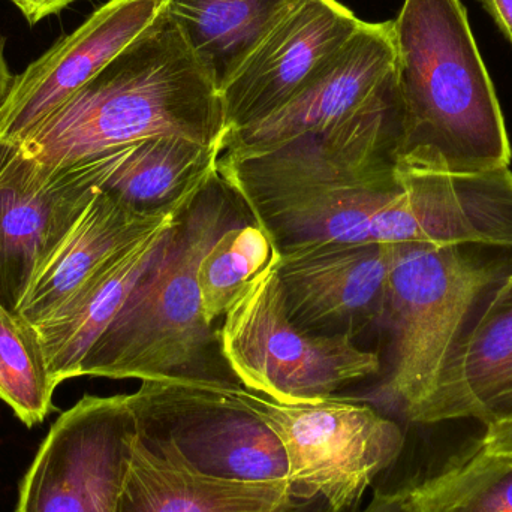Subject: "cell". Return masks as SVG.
I'll list each match as a JSON object with an SVG mask.
<instances>
[{"mask_svg":"<svg viewBox=\"0 0 512 512\" xmlns=\"http://www.w3.org/2000/svg\"><path fill=\"white\" fill-rule=\"evenodd\" d=\"M412 512H512V456L480 441L409 486Z\"/></svg>","mask_w":512,"mask_h":512,"instance_id":"22","label":"cell"},{"mask_svg":"<svg viewBox=\"0 0 512 512\" xmlns=\"http://www.w3.org/2000/svg\"><path fill=\"white\" fill-rule=\"evenodd\" d=\"M294 496L289 480H221L174 468L134 439L117 512H282Z\"/></svg>","mask_w":512,"mask_h":512,"instance_id":"19","label":"cell"},{"mask_svg":"<svg viewBox=\"0 0 512 512\" xmlns=\"http://www.w3.org/2000/svg\"><path fill=\"white\" fill-rule=\"evenodd\" d=\"M5 47L6 38L0 33V104H2L3 99L8 95L12 81H14L15 78V75L12 74L11 69H9L8 62H6Z\"/></svg>","mask_w":512,"mask_h":512,"instance_id":"30","label":"cell"},{"mask_svg":"<svg viewBox=\"0 0 512 512\" xmlns=\"http://www.w3.org/2000/svg\"><path fill=\"white\" fill-rule=\"evenodd\" d=\"M295 2L164 0V11L221 90Z\"/></svg>","mask_w":512,"mask_h":512,"instance_id":"21","label":"cell"},{"mask_svg":"<svg viewBox=\"0 0 512 512\" xmlns=\"http://www.w3.org/2000/svg\"><path fill=\"white\" fill-rule=\"evenodd\" d=\"M282 512H342L336 510L324 496L316 495L312 498H300L294 496L291 504Z\"/></svg>","mask_w":512,"mask_h":512,"instance_id":"29","label":"cell"},{"mask_svg":"<svg viewBox=\"0 0 512 512\" xmlns=\"http://www.w3.org/2000/svg\"><path fill=\"white\" fill-rule=\"evenodd\" d=\"M240 384L144 381L128 394L135 442L156 459L206 477L288 480L276 433L240 397Z\"/></svg>","mask_w":512,"mask_h":512,"instance_id":"6","label":"cell"},{"mask_svg":"<svg viewBox=\"0 0 512 512\" xmlns=\"http://www.w3.org/2000/svg\"><path fill=\"white\" fill-rule=\"evenodd\" d=\"M361 24L337 0L295 2L222 87L227 135L288 104Z\"/></svg>","mask_w":512,"mask_h":512,"instance_id":"14","label":"cell"},{"mask_svg":"<svg viewBox=\"0 0 512 512\" xmlns=\"http://www.w3.org/2000/svg\"><path fill=\"white\" fill-rule=\"evenodd\" d=\"M279 262L252 280L216 330L237 381L277 402L297 403L334 396L379 373V355L349 337L304 333L292 324Z\"/></svg>","mask_w":512,"mask_h":512,"instance_id":"7","label":"cell"},{"mask_svg":"<svg viewBox=\"0 0 512 512\" xmlns=\"http://www.w3.org/2000/svg\"><path fill=\"white\" fill-rule=\"evenodd\" d=\"M221 90L162 8L152 26L20 144L66 167L150 138L224 146Z\"/></svg>","mask_w":512,"mask_h":512,"instance_id":"2","label":"cell"},{"mask_svg":"<svg viewBox=\"0 0 512 512\" xmlns=\"http://www.w3.org/2000/svg\"><path fill=\"white\" fill-rule=\"evenodd\" d=\"M402 107L396 77L360 113L246 158L222 153L218 176L279 252L373 243L372 224L399 194Z\"/></svg>","mask_w":512,"mask_h":512,"instance_id":"1","label":"cell"},{"mask_svg":"<svg viewBox=\"0 0 512 512\" xmlns=\"http://www.w3.org/2000/svg\"><path fill=\"white\" fill-rule=\"evenodd\" d=\"M120 149L45 167L18 143H0V304L18 313L48 256L107 179Z\"/></svg>","mask_w":512,"mask_h":512,"instance_id":"10","label":"cell"},{"mask_svg":"<svg viewBox=\"0 0 512 512\" xmlns=\"http://www.w3.org/2000/svg\"><path fill=\"white\" fill-rule=\"evenodd\" d=\"M400 191L372 224L384 245H512V171L460 174L397 158Z\"/></svg>","mask_w":512,"mask_h":512,"instance_id":"11","label":"cell"},{"mask_svg":"<svg viewBox=\"0 0 512 512\" xmlns=\"http://www.w3.org/2000/svg\"><path fill=\"white\" fill-rule=\"evenodd\" d=\"M512 415V274L496 289L411 423Z\"/></svg>","mask_w":512,"mask_h":512,"instance_id":"16","label":"cell"},{"mask_svg":"<svg viewBox=\"0 0 512 512\" xmlns=\"http://www.w3.org/2000/svg\"><path fill=\"white\" fill-rule=\"evenodd\" d=\"M56 388L38 328L0 304V400L30 429L56 411Z\"/></svg>","mask_w":512,"mask_h":512,"instance_id":"23","label":"cell"},{"mask_svg":"<svg viewBox=\"0 0 512 512\" xmlns=\"http://www.w3.org/2000/svg\"><path fill=\"white\" fill-rule=\"evenodd\" d=\"M197 195L168 212L147 213L98 189L65 239L33 277L18 313L35 325L47 321L114 255L174 221Z\"/></svg>","mask_w":512,"mask_h":512,"instance_id":"17","label":"cell"},{"mask_svg":"<svg viewBox=\"0 0 512 512\" xmlns=\"http://www.w3.org/2000/svg\"><path fill=\"white\" fill-rule=\"evenodd\" d=\"M134 439L128 394H86L39 445L20 483L17 512H117Z\"/></svg>","mask_w":512,"mask_h":512,"instance_id":"9","label":"cell"},{"mask_svg":"<svg viewBox=\"0 0 512 512\" xmlns=\"http://www.w3.org/2000/svg\"><path fill=\"white\" fill-rule=\"evenodd\" d=\"M511 274L512 245H396L384 315L391 334L384 393L409 421Z\"/></svg>","mask_w":512,"mask_h":512,"instance_id":"5","label":"cell"},{"mask_svg":"<svg viewBox=\"0 0 512 512\" xmlns=\"http://www.w3.org/2000/svg\"><path fill=\"white\" fill-rule=\"evenodd\" d=\"M224 146L164 137L122 147L99 189L140 212H168L197 195L218 170Z\"/></svg>","mask_w":512,"mask_h":512,"instance_id":"20","label":"cell"},{"mask_svg":"<svg viewBox=\"0 0 512 512\" xmlns=\"http://www.w3.org/2000/svg\"><path fill=\"white\" fill-rule=\"evenodd\" d=\"M245 219L252 221L216 173L180 213L116 318L87 352L80 376L240 384L222 357L218 328L204 318L198 267L213 242Z\"/></svg>","mask_w":512,"mask_h":512,"instance_id":"3","label":"cell"},{"mask_svg":"<svg viewBox=\"0 0 512 512\" xmlns=\"http://www.w3.org/2000/svg\"><path fill=\"white\" fill-rule=\"evenodd\" d=\"M502 35L512 44V0H480Z\"/></svg>","mask_w":512,"mask_h":512,"instance_id":"28","label":"cell"},{"mask_svg":"<svg viewBox=\"0 0 512 512\" xmlns=\"http://www.w3.org/2000/svg\"><path fill=\"white\" fill-rule=\"evenodd\" d=\"M396 245L325 243L280 252L286 312L295 327L354 340L384 321Z\"/></svg>","mask_w":512,"mask_h":512,"instance_id":"13","label":"cell"},{"mask_svg":"<svg viewBox=\"0 0 512 512\" xmlns=\"http://www.w3.org/2000/svg\"><path fill=\"white\" fill-rule=\"evenodd\" d=\"M30 26L41 23L44 18L60 14L69 6L84 0H11Z\"/></svg>","mask_w":512,"mask_h":512,"instance_id":"25","label":"cell"},{"mask_svg":"<svg viewBox=\"0 0 512 512\" xmlns=\"http://www.w3.org/2000/svg\"><path fill=\"white\" fill-rule=\"evenodd\" d=\"M393 23L397 158L460 174L510 167L504 114L462 2L405 0Z\"/></svg>","mask_w":512,"mask_h":512,"instance_id":"4","label":"cell"},{"mask_svg":"<svg viewBox=\"0 0 512 512\" xmlns=\"http://www.w3.org/2000/svg\"><path fill=\"white\" fill-rule=\"evenodd\" d=\"M360 512H412L409 505V487L396 492H376L372 501Z\"/></svg>","mask_w":512,"mask_h":512,"instance_id":"27","label":"cell"},{"mask_svg":"<svg viewBox=\"0 0 512 512\" xmlns=\"http://www.w3.org/2000/svg\"><path fill=\"white\" fill-rule=\"evenodd\" d=\"M394 23H367L279 110L224 140V155H259L306 135L322 134L360 113L394 80Z\"/></svg>","mask_w":512,"mask_h":512,"instance_id":"12","label":"cell"},{"mask_svg":"<svg viewBox=\"0 0 512 512\" xmlns=\"http://www.w3.org/2000/svg\"><path fill=\"white\" fill-rule=\"evenodd\" d=\"M176 219L114 255L56 315L36 325L57 387L68 379L80 378L87 352L116 318Z\"/></svg>","mask_w":512,"mask_h":512,"instance_id":"18","label":"cell"},{"mask_svg":"<svg viewBox=\"0 0 512 512\" xmlns=\"http://www.w3.org/2000/svg\"><path fill=\"white\" fill-rule=\"evenodd\" d=\"M480 442L492 453L512 456V415L486 426Z\"/></svg>","mask_w":512,"mask_h":512,"instance_id":"26","label":"cell"},{"mask_svg":"<svg viewBox=\"0 0 512 512\" xmlns=\"http://www.w3.org/2000/svg\"><path fill=\"white\" fill-rule=\"evenodd\" d=\"M239 394L279 438L294 495L324 496L342 512L360 504L405 448L402 427L364 402L331 396L283 403L243 385Z\"/></svg>","mask_w":512,"mask_h":512,"instance_id":"8","label":"cell"},{"mask_svg":"<svg viewBox=\"0 0 512 512\" xmlns=\"http://www.w3.org/2000/svg\"><path fill=\"white\" fill-rule=\"evenodd\" d=\"M162 8L164 0H110L15 75L0 104V143H21L140 38Z\"/></svg>","mask_w":512,"mask_h":512,"instance_id":"15","label":"cell"},{"mask_svg":"<svg viewBox=\"0 0 512 512\" xmlns=\"http://www.w3.org/2000/svg\"><path fill=\"white\" fill-rule=\"evenodd\" d=\"M280 261L271 237L255 222L225 230L204 254L198 267L201 307L215 327L259 273Z\"/></svg>","mask_w":512,"mask_h":512,"instance_id":"24","label":"cell"}]
</instances>
